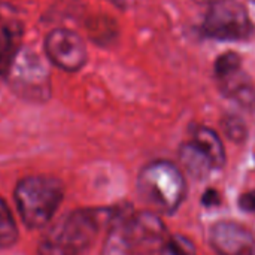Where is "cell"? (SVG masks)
Listing matches in <instances>:
<instances>
[{"instance_id": "1", "label": "cell", "mask_w": 255, "mask_h": 255, "mask_svg": "<svg viewBox=\"0 0 255 255\" xmlns=\"http://www.w3.org/2000/svg\"><path fill=\"white\" fill-rule=\"evenodd\" d=\"M166 241V227L155 212H131L117 208L109 224L102 255H151Z\"/></svg>"}, {"instance_id": "2", "label": "cell", "mask_w": 255, "mask_h": 255, "mask_svg": "<svg viewBox=\"0 0 255 255\" xmlns=\"http://www.w3.org/2000/svg\"><path fill=\"white\" fill-rule=\"evenodd\" d=\"M114 209H78L61 217L39 242V255H81L94 242L100 227L111 224Z\"/></svg>"}, {"instance_id": "3", "label": "cell", "mask_w": 255, "mask_h": 255, "mask_svg": "<svg viewBox=\"0 0 255 255\" xmlns=\"http://www.w3.org/2000/svg\"><path fill=\"white\" fill-rule=\"evenodd\" d=\"M63 184L54 176L34 175L21 179L15 187V203L28 229L45 227L63 200Z\"/></svg>"}, {"instance_id": "4", "label": "cell", "mask_w": 255, "mask_h": 255, "mask_svg": "<svg viewBox=\"0 0 255 255\" xmlns=\"http://www.w3.org/2000/svg\"><path fill=\"white\" fill-rule=\"evenodd\" d=\"M140 199L155 212L173 214L185 199L187 185L181 170L170 161H154L137 176Z\"/></svg>"}, {"instance_id": "5", "label": "cell", "mask_w": 255, "mask_h": 255, "mask_svg": "<svg viewBox=\"0 0 255 255\" xmlns=\"http://www.w3.org/2000/svg\"><path fill=\"white\" fill-rule=\"evenodd\" d=\"M10 88L22 99L45 102L51 93L49 72L42 58L30 51L21 49L7 75Z\"/></svg>"}, {"instance_id": "6", "label": "cell", "mask_w": 255, "mask_h": 255, "mask_svg": "<svg viewBox=\"0 0 255 255\" xmlns=\"http://www.w3.org/2000/svg\"><path fill=\"white\" fill-rule=\"evenodd\" d=\"M253 22L242 3L238 0H217L203 22L206 36L218 40H244L253 34Z\"/></svg>"}, {"instance_id": "7", "label": "cell", "mask_w": 255, "mask_h": 255, "mask_svg": "<svg viewBox=\"0 0 255 255\" xmlns=\"http://www.w3.org/2000/svg\"><path fill=\"white\" fill-rule=\"evenodd\" d=\"M48 58L66 72L79 70L87 61V48L79 34L69 28H55L45 37Z\"/></svg>"}, {"instance_id": "8", "label": "cell", "mask_w": 255, "mask_h": 255, "mask_svg": "<svg viewBox=\"0 0 255 255\" xmlns=\"http://www.w3.org/2000/svg\"><path fill=\"white\" fill-rule=\"evenodd\" d=\"M209 241L218 255H255V239L241 224L221 221L209 232Z\"/></svg>"}, {"instance_id": "9", "label": "cell", "mask_w": 255, "mask_h": 255, "mask_svg": "<svg viewBox=\"0 0 255 255\" xmlns=\"http://www.w3.org/2000/svg\"><path fill=\"white\" fill-rule=\"evenodd\" d=\"M22 27L18 21L0 24V76L7 78L12 64L21 52Z\"/></svg>"}, {"instance_id": "10", "label": "cell", "mask_w": 255, "mask_h": 255, "mask_svg": "<svg viewBox=\"0 0 255 255\" xmlns=\"http://www.w3.org/2000/svg\"><path fill=\"white\" fill-rule=\"evenodd\" d=\"M220 90L242 108L253 111L255 108V87L253 81L242 70L220 79Z\"/></svg>"}, {"instance_id": "11", "label": "cell", "mask_w": 255, "mask_h": 255, "mask_svg": "<svg viewBox=\"0 0 255 255\" xmlns=\"http://www.w3.org/2000/svg\"><path fill=\"white\" fill-rule=\"evenodd\" d=\"M179 158L184 167L190 172V175L197 179L206 178L211 173V170L215 169L209 154L194 140L187 142L181 146Z\"/></svg>"}, {"instance_id": "12", "label": "cell", "mask_w": 255, "mask_h": 255, "mask_svg": "<svg viewBox=\"0 0 255 255\" xmlns=\"http://www.w3.org/2000/svg\"><path fill=\"white\" fill-rule=\"evenodd\" d=\"M193 140L209 154L215 169L221 167L226 163V151H224L223 142L212 128H208L203 126L196 127L193 133Z\"/></svg>"}, {"instance_id": "13", "label": "cell", "mask_w": 255, "mask_h": 255, "mask_svg": "<svg viewBox=\"0 0 255 255\" xmlns=\"http://www.w3.org/2000/svg\"><path fill=\"white\" fill-rule=\"evenodd\" d=\"M18 241L16 223L6 205L0 197V248H10Z\"/></svg>"}, {"instance_id": "14", "label": "cell", "mask_w": 255, "mask_h": 255, "mask_svg": "<svg viewBox=\"0 0 255 255\" xmlns=\"http://www.w3.org/2000/svg\"><path fill=\"white\" fill-rule=\"evenodd\" d=\"M160 255H196V247L194 244L185 238V236H181V235H173L170 236L169 239L164 241V244L161 245Z\"/></svg>"}, {"instance_id": "15", "label": "cell", "mask_w": 255, "mask_h": 255, "mask_svg": "<svg viewBox=\"0 0 255 255\" xmlns=\"http://www.w3.org/2000/svg\"><path fill=\"white\" fill-rule=\"evenodd\" d=\"M241 55L236 52H226L220 55L215 61V73L218 79L233 75L235 72L241 70Z\"/></svg>"}, {"instance_id": "16", "label": "cell", "mask_w": 255, "mask_h": 255, "mask_svg": "<svg viewBox=\"0 0 255 255\" xmlns=\"http://www.w3.org/2000/svg\"><path fill=\"white\" fill-rule=\"evenodd\" d=\"M223 128H224L226 134L235 142H242L247 137V126L239 117H227V118H224Z\"/></svg>"}, {"instance_id": "17", "label": "cell", "mask_w": 255, "mask_h": 255, "mask_svg": "<svg viewBox=\"0 0 255 255\" xmlns=\"http://www.w3.org/2000/svg\"><path fill=\"white\" fill-rule=\"evenodd\" d=\"M239 206L242 211L255 214V191L245 193L239 197Z\"/></svg>"}, {"instance_id": "18", "label": "cell", "mask_w": 255, "mask_h": 255, "mask_svg": "<svg viewBox=\"0 0 255 255\" xmlns=\"http://www.w3.org/2000/svg\"><path fill=\"white\" fill-rule=\"evenodd\" d=\"M220 194L215 191V190H208L206 193H205V196H203V199H202V202H203V205L205 206H208V208H212V206H215V205H218L220 203Z\"/></svg>"}, {"instance_id": "19", "label": "cell", "mask_w": 255, "mask_h": 255, "mask_svg": "<svg viewBox=\"0 0 255 255\" xmlns=\"http://www.w3.org/2000/svg\"><path fill=\"white\" fill-rule=\"evenodd\" d=\"M111 1H114L117 6H123V0H111Z\"/></svg>"}, {"instance_id": "20", "label": "cell", "mask_w": 255, "mask_h": 255, "mask_svg": "<svg viewBox=\"0 0 255 255\" xmlns=\"http://www.w3.org/2000/svg\"><path fill=\"white\" fill-rule=\"evenodd\" d=\"M254 1H255V0H254Z\"/></svg>"}]
</instances>
